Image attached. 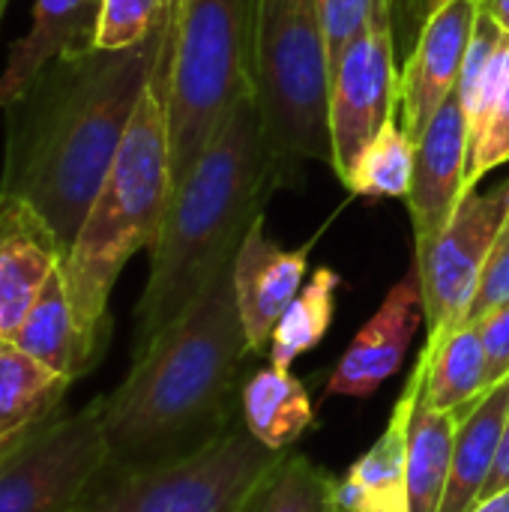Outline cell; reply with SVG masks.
Listing matches in <instances>:
<instances>
[{
  "label": "cell",
  "instance_id": "1",
  "mask_svg": "<svg viewBox=\"0 0 509 512\" xmlns=\"http://www.w3.org/2000/svg\"><path fill=\"white\" fill-rule=\"evenodd\" d=\"M174 15L144 42L45 66L36 84L6 108L0 198L30 204L54 231L63 258L72 249L135 117V108L171 51Z\"/></svg>",
  "mask_w": 509,
  "mask_h": 512
},
{
  "label": "cell",
  "instance_id": "2",
  "mask_svg": "<svg viewBox=\"0 0 509 512\" xmlns=\"http://www.w3.org/2000/svg\"><path fill=\"white\" fill-rule=\"evenodd\" d=\"M231 267L171 321L102 405L108 462L153 468L198 453L225 435L240 411V366L249 342L234 300Z\"/></svg>",
  "mask_w": 509,
  "mask_h": 512
},
{
  "label": "cell",
  "instance_id": "3",
  "mask_svg": "<svg viewBox=\"0 0 509 512\" xmlns=\"http://www.w3.org/2000/svg\"><path fill=\"white\" fill-rule=\"evenodd\" d=\"M279 186L285 180L249 87L171 195L159 240L150 249V276L135 309L132 354L144 351L222 267L234 264L240 243L264 216Z\"/></svg>",
  "mask_w": 509,
  "mask_h": 512
},
{
  "label": "cell",
  "instance_id": "4",
  "mask_svg": "<svg viewBox=\"0 0 509 512\" xmlns=\"http://www.w3.org/2000/svg\"><path fill=\"white\" fill-rule=\"evenodd\" d=\"M165 75L168 60L147 84L123 147L60 264L75 321L96 357L108 342V300L117 276L135 252L153 249L174 195Z\"/></svg>",
  "mask_w": 509,
  "mask_h": 512
},
{
  "label": "cell",
  "instance_id": "5",
  "mask_svg": "<svg viewBox=\"0 0 509 512\" xmlns=\"http://www.w3.org/2000/svg\"><path fill=\"white\" fill-rule=\"evenodd\" d=\"M249 84L285 183L303 159L333 162L330 60L318 0H252Z\"/></svg>",
  "mask_w": 509,
  "mask_h": 512
},
{
  "label": "cell",
  "instance_id": "6",
  "mask_svg": "<svg viewBox=\"0 0 509 512\" xmlns=\"http://www.w3.org/2000/svg\"><path fill=\"white\" fill-rule=\"evenodd\" d=\"M252 0H177L165 75L171 183L189 177L198 156L249 84Z\"/></svg>",
  "mask_w": 509,
  "mask_h": 512
},
{
  "label": "cell",
  "instance_id": "7",
  "mask_svg": "<svg viewBox=\"0 0 509 512\" xmlns=\"http://www.w3.org/2000/svg\"><path fill=\"white\" fill-rule=\"evenodd\" d=\"M288 450L261 444L243 420L192 456L153 468L105 462L69 512H240Z\"/></svg>",
  "mask_w": 509,
  "mask_h": 512
},
{
  "label": "cell",
  "instance_id": "8",
  "mask_svg": "<svg viewBox=\"0 0 509 512\" xmlns=\"http://www.w3.org/2000/svg\"><path fill=\"white\" fill-rule=\"evenodd\" d=\"M105 396L60 414L0 462V512H69L108 462Z\"/></svg>",
  "mask_w": 509,
  "mask_h": 512
},
{
  "label": "cell",
  "instance_id": "9",
  "mask_svg": "<svg viewBox=\"0 0 509 512\" xmlns=\"http://www.w3.org/2000/svg\"><path fill=\"white\" fill-rule=\"evenodd\" d=\"M509 216V180L492 192H468L438 240L414 255L423 288L426 348H438L459 330L474 303L486 258Z\"/></svg>",
  "mask_w": 509,
  "mask_h": 512
},
{
  "label": "cell",
  "instance_id": "10",
  "mask_svg": "<svg viewBox=\"0 0 509 512\" xmlns=\"http://www.w3.org/2000/svg\"><path fill=\"white\" fill-rule=\"evenodd\" d=\"M390 0L378 3L366 30L342 51L330 69V147L339 180L348 177L357 156L372 144L378 129L399 114V78L396 69V36H393Z\"/></svg>",
  "mask_w": 509,
  "mask_h": 512
},
{
  "label": "cell",
  "instance_id": "11",
  "mask_svg": "<svg viewBox=\"0 0 509 512\" xmlns=\"http://www.w3.org/2000/svg\"><path fill=\"white\" fill-rule=\"evenodd\" d=\"M480 12V0H450L420 21L414 51L399 78V120L414 144L456 93Z\"/></svg>",
  "mask_w": 509,
  "mask_h": 512
},
{
  "label": "cell",
  "instance_id": "12",
  "mask_svg": "<svg viewBox=\"0 0 509 512\" xmlns=\"http://www.w3.org/2000/svg\"><path fill=\"white\" fill-rule=\"evenodd\" d=\"M471 138L459 93H453L414 144V177L408 213L414 228V255L426 252L453 219L468 189Z\"/></svg>",
  "mask_w": 509,
  "mask_h": 512
},
{
  "label": "cell",
  "instance_id": "13",
  "mask_svg": "<svg viewBox=\"0 0 509 512\" xmlns=\"http://www.w3.org/2000/svg\"><path fill=\"white\" fill-rule=\"evenodd\" d=\"M312 240L300 249H282L267 237L264 216L249 228L237 249L231 276L240 324L249 342V354H267L273 330L285 309L306 285Z\"/></svg>",
  "mask_w": 509,
  "mask_h": 512
},
{
  "label": "cell",
  "instance_id": "14",
  "mask_svg": "<svg viewBox=\"0 0 509 512\" xmlns=\"http://www.w3.org/2000/svg\"><path fill=\"white\" fill-rule=\"evenodd\" d=\"M420 321H426L423 288L417 270H408L387 291L378 312L363 324V330L342 354L339 366L327 381V396H351V399L375 396L378 387L399 372Z\"/></svg>",
  "mask_w": 509,
  "mask_h": 512
},
{
  "label": "cell",
  "instance_id": "15",
  "mask_svg": "<svg viewBox=\"0 0 509 512\" xmlns=\"http://www.w3.org/2000/svg\"><path fill=\"white\" fill-rule=\"evenodd\" d=\"M63 264V249L45 219L18 198H0V342H12Z\"/></svg>",
  "mask_w": 509,
  "mask_h": 512
},
{
  "label": "cell",
  "instance_id": "16",
  "mask_svg": "<svg viewBox=\"0 0 509 512\" xmlns=\"http://www.w3.org/2000/svg\"><path fill=\"white\" fill-rule=\"evenodd\" d=\"M429 357L420 354L378 441L348 468L339 483L342 512H411L408 501V441L417 396L426 384Z\"/></svg>",
  "mask_w": 509,
  "mask_h": 512
},
{
  "label": "cell",
  "instance_id": "17",
  "mask_svg": "<svg viewBox=\"0 0 509 512\" xmlns=\"http://www.w3.org/2000/svg\"><path fill=\"white\" fill-rule=\"evenodd\" d=\"M102 0H36L30 30L12 42L0 72V108L18 102L48 63L96 51Z\"/></svg>",
  "mask_w": 509,
  "mask_h": 512
},
{
  "label": "cell",
  "instance_id": "18",
  "mask_svg": "<svg viewBox=\"0 0 509 512\" xmlns=\"http://www.w3.org/2000/svg\"><path fill=\"white\" fill-rule=\"evenodd\" d=\"M72 381L27 357L12 342L0 345V462L63 414Z\"/></svg>",
  "mask_w": 509,
  "mask_h": 512
},
{
  "label": "cell",
  "instance_id": "19",
  "mask_svg": "<svg viewBox=\"0 0 509 512\" xmlns=\"http://www.w3.org/2000/svg\"><path fill=\"white\" fill-rule=\"evenodd\" d=\"M509 420V375L489 387L462 417L441 512H471L489 483Z\"/></svg>",
  "mask_w": 509,
  "mask_h": 512
},
{
  "label": "cell",
  "instance_id": "20",
  "mask_svg": "<svg viewBox=\"0 0 509 512\" xmlns=\"http://www.w3.org/2000/svg\"><path fill=\"white\" fill-rule=\"evenodd\" d=\"M12 345L21 348L27 357L39 360L42 366H48L51 372L69 378V381L87 375L99 363V357L90 351V345H87V339L75 321L60 267L45 282L39 300L27 312Z\"/></svg>",
  "mask_w": 509,
  "mask_h": 512
},
{
  "label": "cell",
  "instance_id": "21",
  "mask_svg": "<svg viewBox=\"0 0 509 512\" xmlns=\"http://www.w3.org/2000/svg\"><path fill=\"white\" fill-rule=\"evenodd\" d=\"M240 420L270 450H291L315 423V408L300 378L267 366L243 384Z\"/></svg>",
  "mask_w": 509,
  "mask_h": 512
},
{
  "label": "cell",
  "instance_id": "22",
  "mask_svg": "<svg viewBox=\"0 0 509 512\" xmlns=\"http://www.w3.org/2000/svg\"><path fill=\"white\" fill-rule=\"evenodd\" d=\"M426 387V384H423ZM468 411H438L417 396L408 441V501L411 512H441L459 423Z\"/></svg>",
  "mask_w": 509,
  "mask_h": 512
},
{
  "label": "cell",
  "instance_id": "23",
  "mask_svg": "<svg viewBox=\"0 0 509 512\" xmlns=\"http://www.w3.org/2000/svg\"><path fill=\"white\" fill-rule=\"evenodd\" d=\"M429 357L423 396L438 411H468L489 390V360L477 324H462Z\"/></svg>",
  "mask_w": 509,
  "mask_h": 512
},
{
  "label": "cell",
  "instance_id": "24",
  "mask_svg": "<svg viewBox=\"0 0 509 512\" xmlns=\"http://www.w3.org/2000/svg\"><path fill=\"white\" fill-rule=\"evenodd\" d=\"M339 483L309 456L288 450L258 480L240 512H342Z\"/></svg>",
  "mask_w": 509,
  "mask_h": 512
},
{
  "label": "cell",
  "instance_id": "25",
  "mask_svg": "<svg viewBox=\"0 0 509 512\" xmlns=\"http://www.w3.org/2000/svg\"><path fill=\"white\" fill-rule=\"evenodd\" d=\"M342 279L333 267H318L300 288L294 303L279 318L270 339V366L291 369L297 357L309 354L327 336L336 315V291Z\"/></svg>",
  "mask_w": 509,
  "mask_h": 512
},
{
  "label": "cell",
  "instance_id": "26",
  "mask_svg": "<svg viewBox=\"0 0 509 512\" xmlns=\"http://www.w3.org/2000/svg\"><path fill=\"white\" fill-rule=\"evenodd\" d=\"M414 177V141L405 132L399 114H393L372 144L357 156L354 168L342 180L348 192L369 198H408Z\"/></svg>",
  "mask_w": 509,
  "mask_h": 512
},
{
  "label": "cell",
  "instance_id": "27",
  "mask_svg": "<svg viewBox=\"0 0 509 512\" xmlns=\"http://www.w3.org/2000/svg\"><path fill=\"white\" fill-rule=\"evenodd\" d=\"M509 159V36L504 33V54L495 81L492 102L483 114L480 129L471 138V162H468V189L474 192L477 183L498 165Z\"/></svg>",
  "mask_w": 509,
  "mask_h": 512
},
{
  "label": "cell",
  "instance_id": "28",
  "mask_svg": "<svg viewBox=\"0 0 509 512\" xmlns=\"http://www.w3.org/2000/svg\"><path fill=\"white\" fill-rule=\"evenodd\" d=\"M177 0H102L96 48L120 51L153 36L171 15Z\"/></svg>",
  "mask_w": 509,
  "mask_h": 512
},
{
  "label": "cell",
  "instance_id": "29",
  "mask_svg": "<svg viewBox=\"0 0 509 512\" xmlns=\"http://www.w3.org/2000/svg\"><path fill=\"white\" fill-rule=\"evenodd\" d=\"M318 3H321L324 39H327V60H330V69H333L336 60L342 57V51L366 30L375 6L384 3V0H318Z\"/></svg>",
  "mask_w": 509,
  "mask_h": 512
},
{
  "label": "cell",
  "instance_id": "30",
  "mask_svg": "<svg viewBox=\"0 0 509 512\" xmlns=\"http://www.w3.org/2000/svg\"><path fill=\"white\" fill-rule=\"evenodd\" d=\"M504 306H509V216L489 258H486V267H483V276H480V285H477V294H474L465 324H480L483 318H489L492 312H498Z\"/></svg>",
  "mask_w": 509,
  "mask_h": 512
},
{
  "label": "cell",
  "instance_id": "31",
  "mask_svg": "<svg viewBox=\"0 0 509 512\" xmlns=\"http://www.w3.org/2000/svg\"><path fill=\"white\" fill-rule=\"evenodd\" d=\"M477 327H480L486 360H489V387H495L509 375V306L492 312Z\"/></svg>",
  "mask_w": 509,
  "mask_h": 512
},
{
  "label": "cell",
  "instance_id": "32",
  "mask_svg": "<svg viewBox=\"0 0 509 512\" xmlns=\"http://www.w3.org/2000/svg\"><path fill=\"white\" fill-rule=\"evenodd\" d=\"M504 489H509V420L507 429H504V438H501V447H498L495 468H492L489 483H486V489H483V498L498 495V492H504ZM483 498H480V501H483Z\"/></svg>",
  "mask_w": 509,
  "mask_h": 512
},
{
  "label": "cell",
  "instance_id": "33",
  "mask_svg": "<svg viewBox=\"0 0 509 512\" xmlns=\"http://www.w3.org/2000/svg\"><path fill=\"white\" fill-rule=\"evenodd\" d=\"M483 12L509 36V0H480Z\"/></svg>",
  "mask_w": 509,
  "mask_h": 512
},
{
  "label": "cell",
  "instance_id": "34",
  "mask_svg": "<svg viewBox=\"0 0 509 512\" xmlns=\"http://www.w3.org/2000/svg\"><path fill=\"white\" fill-rule=\"evenodd\" d=\"M471 512H509V489L498 492V495L483 498V501H480V504H477Z\"/></svg>",
  "mask_w": 509,
  "mask_h": 512
},
{
  "label": "cell",
  "instance_id": "35",
  "mask_svg": "<svg viewBox=\"0 0 509 512\" xmlns=\"http://www.w3.org/2000/svg\"><path fill=\"white\" fill-rule=\"evenodd\" d=\"M444 3H450V0H411V6H408V12H414L420 21L426 18V15H432L438 6H444Z\"/></svg>",
  "mask_w": 509,
  "mask_h": 512
},
{
  "label": "cell",
  "instance_id": "36",
  "mask_svg": "<svg viewBox=\"0 0 509 512\" xmlns=\"http://www.w3.org/2000/svg\"><path fill=\"white\" fill-rule=\"evenodd\" d=\"M6 3H9V0H0V18H3V9H6Z\"/></svg>",
  "mask_w": 509,
  "mask_h": 512
},
{
  "label": "cell",
  "instance_id": "37",
  "mask_svg": "<svg viewBox=\"0 0 509 512\" xmlns=\"http://www.w3.org/2000/svg\"><path fill=\"white\" fill-rule=\"evenodd\" d=\"M393 3H399V0H393ZM405 3H408V6H411V0H405Z\"/></svg>",
  "mask_w": 509,
  "mask_h": 512
},
{
  "label": "cell",
  "instance_id": "38",
  "mask_svg": "<svg viewBox=\"0 0 509 512\" xmlns=\"http://www.w3.org/2000/svg\"><path fill=\"white\" fill-rule=\"evenodd\" d=\"M0 345H3V342H0Z\"/></svg>",
  "mask_w": 509,
  "mask_h": 512
}]
</instances>
